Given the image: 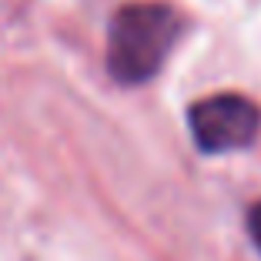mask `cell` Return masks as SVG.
<instances>
[{
	"instance_id": "1",
	"label": "cell",
	"mask_w": 261,
	"mask_h": 261,
	"mask_svg": "<svg viewBox=\"0 0 261 261\" xmlns=\"http://www.w3.org/2000/svg\"><path fill=\"white\" fill-rule=\"evenodd\" d=\"M185 20L171 4L138 0L124 4L108 31V70L117 84H147L174 50Z\"/></svg>"
},
{
	"instance_id": "2",
	"label": "cell",
	"mask_w": 261,
	"mask_h": 261,
	"mask_svg": "<svg viewBox=\"0 0 261 261\" xmlns=\"http://www.w3.org/2000/svg\"><path fill=\"white\" fill-rule=\"evenodd\" d=\"M188 127L201 154H231L254 144L261 130V108L245 94H211L191 104Z\"/></svg>"
},
{
	"instance_id": "3",
	"label": "cell",
	"mask_w": 261,
	"mask_h": 261,
	"mask_svg": "<svg viewBox=\"0 0 261 261\" xmlns=\"http://www.w3.org/2000/svg\"><path fill=\"white\" fill-rule=\"evenodd\" d=\"M248 234H251L254 248L261 251V201H254V204L248 207Z\"/></svg>"
}]
</instances>
